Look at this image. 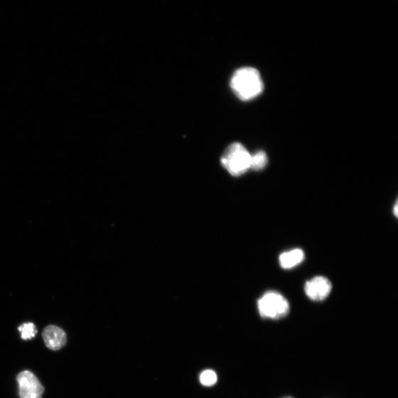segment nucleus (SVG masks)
<instances>
[{"instance_id":"1","label":"nucleus","mask_w":398,"mask_h":398,"mask_svg":"<svg viewBox=\"0 0 398 398\" xmlns=\"http://www.w3.org/2000/svg\"><path fill=\"white\" fill-rule=\"evenodd\" d=\"M235 95L243 102H249L264 91V82L259 71L253 68H243L236 70L230 81Z\"/></svg>"},{"instance_id":"2","label":"nucleus","mask_w":398,"mask_h":398,"mask_svg":"<svg viewBox=\"0 0 398 398\" xmlns=\"http://www.w3.org/2000/svg\"><path fill=\"white\" fill-rule=\"evenodd\" d=\"M221 163L232 176H242L250 169L251 154L242 144L235 143L227 147Z\"/></svg>"},{"instance_id":"3","label":"nucleus","mask_w":398,"mask_h":398,"mask_svg":"<svg viewBox=\"0 0 398 398\" xmlns=\"http://www.w3.org/2000/svg\"><path fill=\"white\" fill-rule=\"evenodd\" d=\"M261 316L270 320H280L288 315L290 307L286 298L277 292H268L258 301Z\"/></svg>"},{"instance_id":"4","label":"nucleus","mask_w":398,"mask_h":398,"mask_svg":"<svg viewBox=\"0 0 398 398\" xmlns=\"http://www.w3.org/2000/svg\"><path fill=\"white\" fill-rule=\"evenodd\" d=\"M21 398H43L45 388L36 376L28 370L20 372L16 378Z\"/></svg>"},{"instance_id":"5","label":"nucleus","mask_w":398,"mask_h":398,"mask_svg":"<svg viewBox=\"0 0 398 398\" xmlns=\"http://www.w3.org/2000/svg\"><path fill=\"white\" fill-rule=\"evenodd\" d=\"M332 285L328 279L324 276H316L306 283L305 291L311 301L321 302L328 296Z\"/></svg>"},{"instance_id":"6","label":"nucleus","mask_w":398,"mask_h":398,"mask_svg":"<svg viewBox=\"0 0 398 398\" xmlns=\"http://www.w3.org/2000/svg\"><path fill=\"white\" fill-rule=\"evenodd\" d=\"M43 337L46 346L52 350H58L67 343L68 338L65 332L55 326L45 328Z\"/></svg>"},{"instance_id":"7","label":"nucleus","mask_w":398,"mask_h":398,"mask_svg":"<svg viewBox=\"0 0 398 398\" xmlns=\"http://www.w3.org/2000/svg\"><path fill=\"white\" fill-rule=\"evenodd\" d=\"M305 259V254L300 249H295L283 253L280 256V264L285 269H290L301 264Z\"/></svg>"},{"instance_id":"8","label":"nucleus","mask_w":398,"mask_h":398,"mask_svg":"<svg viewBox=\"0 0 398 398\" xmlns=\"http://www.w3.org/2000/svg\"><path fill=\"white\" fill-rule=\"evenodd\" d=\"M268 163V157L264 151H260L251 154L250 169L254 171H261L264 169Z\"/></svg>"},{"instance_id":"9","label":"nucleus","mask_w":398,"mask_h":398,"mask_svg":"<svg viewBox=\"0 0 398 398\" xmlns=\"http://www.w3.org/2000/svg\"><path fill=\"white\" fill-rule=\"evenodd\" d=\"M23 340H31L37 333L36 326L32 323H25L18 328Z\"/></svg>"},{"instance_id":"10","label":"nucleus","mask_w":398,"mask_h":398,"mask_svg":"<svg viewBox=\"0 0 398 398\" xmlns=\"http://www.w3.org/2000/svg\"><path fill=\"white\" fill-rule=\"evenodd\" d=\"M200 382L206 387L214 385L217 382V375L212 370H206L203 372L200 376Z\"/></svg>"},{"instance_id":"11","label":"nucleus","mask_w":398,"mask_h":398,"mask_svg":"<svg viewBox=\"0 0 398 398\" xmlns=\"http://www.w3.org/2000/svg\"><path fill=\"white\" fill-rule=\"evenodd\" d=\"M394 213L395 216H397V204L396 203L394 208Z\"/></svg>"},{"instance_id":"12","label":"nucleus","mask_w":398,"mask_h":398,"mask_svg":"<svg viewBox=\"0 0 398 398\" xmlns=\"http://www.w3.org/2000/svg\"><path fill=\"white\" fill-rule=\"evenodd\" d=\"M284 398H293V397H284Z\"/></svg>"}]
</instances>
